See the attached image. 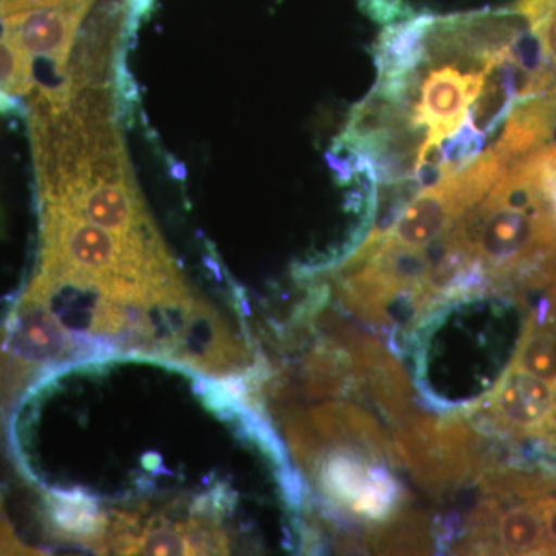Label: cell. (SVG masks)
I'll return each instance as SVG.
<instances>
[{"instance_id":"2","label":"cell","mask_w":556,"mask_h":556,"mask_svg":"<svg viewBox=\"0 0 556 556\" xmlns=\"http://www.w3.org/2000/svg\"><path fill=\"white\" fill-rule=\"evenodd\" d=\"M485 70L442 65L428 70L420 84L416 119L428 129L427 141L441 144L467 121L468 109L484 83Z\"/></svg>"},{"instance_id":"6","label":"cell","mask_w":556,"mask_h":556,"mask_svg":"<svg viewBox=\"0 0 556 556\" xmlns=\"http://www.w3.org/2000/svg\"><path fill=\"white\" fill-rule=\"evenodd\" d=\"M433 20L431 14H422L383 28L372 47L379 79L407 75L422 64L426 36Z\"/></svg>"},{"instance_id":"9","label":"cell","mask_w":556,"mask_h":556,"mask_svg":"<svg viewBox=\"0 0 556 556\" xmlns=\"http://www.w3.org/2000/svg\"><path fill=\"white\" fill-rule=\"evenodd\" d=\"M532 500L546 529L548 555H556V497L536 496Z\"/></svg>"},{"instance_id":"4","label":"cell","mask_w":556,"mask_h":556,"mask_svg":"<svg viewBox=\"0 0 556 556\" xmlns=\"http://www.w3.org/2000/svg\"><path fill=\"white\" fill-rule=\"evenodd\" d=\"M89 0H62L58 3L14 11L5 22V38L24 53L39 56H67L73 33Z\"/></svg>"},{"instance_id":"8","label":"cell","mask_w":556,"mask_h":556,"mask_svg":"<svg viewBox=\"0 0 556 556\" xmlns=\"http://www.w3.org/2000/svg\"><path fill=\"white\" fill-rule=\"evenodd\" d=\"M358 7L372 21L386 27L416 16L415 10L405 0H358Z\"/></svg>"},{"instance_id":"3","label":"cell","mask_w":556,"mask_h":556,"mask_svg":"<svg viewBox=\"0 0 556 556\" xmlns=\"http://www.w3.org/2000/svg\"><path fill=\"white\" fill-rule=\"evenodd\" d=\"M79 177L72 182L60 206L121 236H149V230L146 232V215L135 199L134 190L123 179L100 175H93L94 179L86 175Z\"/></svg>"},{"instance_id":"10","label":"cell","mask_w":556,"mask_h":556,"mask_svg":"<svg viewBox=\"0 0 556 556\" xmlns=\"http://www.w3.org/2000/svg\"><path fill=\"white\" fill-rule=\"evenodd\" d=\"M515 11L532 24L546 14L556 13V0H518Z\"/></svg>"},{"instance_id":"1","label":"cell","mask_w":556,"mask_h":556,"mask_svg":"<svg viewBox=\"0 0 556 556\" xmlns=\"http://www.w3.org/2000/svg\"><path fill=\"white\" fill-rule=\"evenodd\" d=\"M313 470L325 497L336 507L365 521L396 519L402 506L401 489L393 477L368 464L357 450L340 445Z\"/></svg>"},{"instance_id":"7","label":"cell","mask_w":556,"mask_h":556,"mask_svg":"<svg viewBox=\"0 0 556 556\" xmlns=\"http://www.w3.org/2000/svg\"><path fill=\"white\" fill-rule=\"evenodd\" d=\"M441 146L450 169L455 172L479 155L484 146V135L475 130L466 121L452 137L445 138Z\"/></svg>"},{"instance_id":"5","label":"cell","mask_w":556,"mask_h":556,"mask_svg":"<svg viewBox=\"0 0 556 556\" xmlns=\"http://www.w3.org/2000/svg\"><path fill=\"white\" fill-rule=\"evenodd\" d=\"M459 218L439 185L422 189L405 207L393 228L388 230L383 247L422 249L447 232Z\"/></svg>"}]
</instances>
